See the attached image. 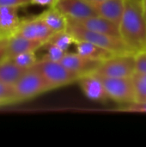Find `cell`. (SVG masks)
I'll use <instances>...</instances> for the list:
<instances>
[{"instance_id":"cell-26","label":"cell","mask_w":146,"mask_h":147,"mask_svg":"<svg viewBox=\"0 0 146 147\" xmlns=\"http://www.w3.org/2000/svg\"><path fill=\"white\" fill-rule=\"evenodd\" d=\"M8 56V37H2L0 40V63Z\"/></svg>"},{"instance_id":"cell-9","label":"cell","mask_w":146,"mask_h":147,"mask_svg":"<svg viewBox=\"0 0 146 147\" xmlns=\"http://www.w3.org/2000/svg\"><path fill=\"white\" fill-rule=\"evenodd\" d=\"M67 20L88 30L120 37L119 25L98 15L86 17L83 19H79V20H72V19H67Z\"/></svg>"},{"instance_id":"cell-22","label":"cell","mask_w":146,"mask_h":147,"mask_svg":"<svg viewBox=\"0 0 146 147\" xmlns=\"http://www.w3.org/2000/svg\"><path fill=\"white\" fill-rule=\"evenodd\" d=\"M43 47H46V53L45 54V56L42 59L60 62L62 60V59L65 57V55L67 53V51L61 49L58 46H56V45H54L49 41H46L43 45Z\"/></svg>"},{"instance_id":"cell-5","label":"cell","mask_w":146,"mask_h":147,"mask_svg":"<svg viewBox=\"0 0 146 147\" xmlns=\"http://www.w3.org/2000/svg\"><path fill=\"white\" fill-rule=\"evenodd\" d=\"M14 87L18 102L33 98L40 94L51 90L50 86L44 78L33 67L22 75Z\"/></svg>"},{"instance_id":"cell-13","label":"cell","mask_w":146,"mask_h":147,"mask_svg":"<svg viewBox=\"0 0 146 147\" xmlns=\"http://www.w3.org/2000/svg\"><path fill=\"white\" fill-rule=\"evenodd\" d=\"M44 44V42L39 40H31L18 34H13L8 37L7 59H12L15 56L26 52H36L42 47Z\"/></svg>"},{"instance_id":"cell-31","label":"cell","mask_w":146,"mask_h":147,"mask_svg":"<svg viewBox=\"0 0 146 147\" xmlns=\"http://www.w3.org/2000/svg\"><path fill=\"white\" fill-rule=\"evenodd\" d=\"M1 38H2V37H1V36H0V40H1Z\"/></svg>"},{"instance_id":"cell-12","label":"cell","mask_w":146,"mask_h":147,"mask_svg":"<svg viewBox=\"0 0 146 147\" xmlns=\"http://www.w3.org/2000/svg\"><path fill=\"white\" fill-rule=\"evenodd\" d=\"M93 5L96 14L107 18L116 24H120L125 8L126 0H89Z\"/></svg>"},{"instance_id":"cell-6","label":"cell","mask_w":146,"mask_h":147,"mask_svg":"<svg viewBox=\"0 0 146 147\" xmlns=\"http://www.w3.org/2000/svg\"><path fill=\"white\" fill-rule=\"evenodd\" d=\"M100 78L105 86L109 99L126 104L135 102V90L132 77Z\"/></svg>"},{"instance_id":"cell-23","label":"cell","mask_w":146,"mask_h":147,"mask_svg":"<svg viewBox=\"0 0 146 147\" xmlns=\"http://www.w3.org/2000/svg\"><path fill=\"white\" fill-rule=\"evenodd\" d=\"M135 72L146 73V50L135 53Z\"/></svg>"},{"instance_id":"cell-30","label":"cell","mask_w":146,"mask_h":147,"mask_svg":"<svg viewBox=\"0 0 146 147\" xmlns=\"http://www.w3.org/2000/svg\"><path fill=\"white\" fill-rule=\"evenodd\" d=\"M145 50H146V44H145Z\"/></svg>"},{"instance_id":"cell-29","label":"cell","mask_w":146,"mask_h":147,"mask_svg":"<svg viewBox=\"0 0 146 147\" xmlns=\"http://www.w3.org/2000/svg\"><path fill=\"white\" fill-rule=\"evenodd\" d=\"M93 1H101V0H93Z\"/></svg>"},{"instance_id":"cell-24","label":"cell","mask_w":146,"mask_h":147,"mask_svg":"<svg viewBox=\"0 0 146 147\" xmlns=\"http://www.w3.org/2000/svg\"><path fill=\"white\" fill-rule=\"evenodd\" d=\"M121 110L131 113H146V102H133L132 103H128L127 106L123 108Z\"/></svg>"},{"instance_id":"cell-14","label":"cell","mask_w":146,"mask_h":147,"mask_svg":"<svg viewBox=\"0 0 146 147\" xmlns=\"http://www.w3.org/2000/svg\"><path fill=\"white\" fill-rule=\"evenodd\" d=\"M21 22L17 7L0 6V35L2 37L15 34Z\"/></svg>"},{"instance_id":"cell-16","label":"cell","mask_w":146,"mask_h":147,"mask_svg":"<svg viewBox=\"0 0 146 147\" xmlns=\"http://www.w3.org/2000/svg\"><path fill=\"white\" fill-rule=\"evenodd\" d=\"M28 70L17 65L11 59H6L0 63V82L15 86Z\"/></svg>"},{"instance_id":"cell-18","label":"cell","mask_w":146,"mask_h":147,"mask_svg":"<svg viewBox=\"0 0 146 147\" xmlns=\"http://www.w3.org/2000/svg\"><path fill=\"white\" fill-rule=\"evenodd\" d=\"M48 41L58 46L59 47H60L61 49H63L65 51H68L69 47L71 45L75 44L76 39L66 29V30H63V31L54 33L51 36V38L49 39Z\"/></svg>"},{"instance_id":"cell-19","label":"cell","mask_w":146,"mask_h":147,"mask_svg":"<svg viewBox=\"0 0 146 147\" xmlns=\"http://www.w3.org/2000/svg\"><path fill=\"white\" fill-rule=\"evenodd\" d=\"M132 78L135 90V102H146V73L135 72Z\"/></svg>"},{"instance_id":"cell-11","label":"cell","mask_w":146,"mask_h":147,"mask_svg":"<svg viewBox=\"0 0 146 147\" xmlns=\"http://www.w3.org/2000/svg\"><path fill=\"white\" fill-rule=\"evenodd\" d=\"M69 70L80 74L81 76L91 74L98 67L102 61L93 60L88 58H85L79 53H68L60 61Z\"/></svg>"},{"instance_id":"cell-32","label":"cell","mask_w":146,"mask_h":147,"mask_svg":"<svg viewBox=\"0 0 146 147\" xmlns=\"http://www.w3.org/2000/svg\"><path fill=\"white\" fill-rule=\"evenodd\" d=\"M0 36H1V35H0ZM1 37H2V36H1Z\"/></svg>"},{"instance_id":"cell-1","label":"cell","mask_w":146,"mask_h":147,"mask_svg":"<svg viewBox=\"0 0 146 147\" xmlns=\"http://www.w3.org/2000/svg\"><path fill=\"white\" fill-rule=\"evenodd\" d=\"M119 28L121 39L134 53L145 50L146 13L144 0H126Z\"/></svg>"},{"instance_id":"cell-10","label":"cell","mask_w":146,"mask_h":147,"mask_svg":"<svg viewBox=\"0 0 146 147\" xmlns=\"http://www.w3.org/2000/svg\"><path fill=\"white\" fill-rule=\"evenodd\" d=\"M83 92L90 100L106 101L109 99L108 92L100 77L94 74L82 76L77 80Z\"/></svg>"},{"instance_id":"cell-27","label":"cell","mask_w":146,"mask_h":147,"mask_svg":"<svg viewBox=\"0 0 146 147\" xmlns=\"http://www.w3.org/2000/svg\"><path fill=\"white\" fill-rule=\"evenodd\" d=\"M58 0H31V3L33 4H37L40 6H55L56 3Z\"/></svg>"},{"instance_id":"cell-8","label":"cell","mask_w":146,"mask_h":147,"mask_svg":"<svg viewBox=\"0 0 146 147\" xmlns=\"http://www.w3.org/2000/svg\"><path fill=\"white\" fill-rule=\"evenodd\" d=\"M57 7L67 19L79 20L97 16L93 5L89 0H58Z\"/></svg>"},{"instance_id":"cell-2","label":"cell","mask_w":146,"mask_h":147,"mask_svg":"<svg viewBox=\"0 0 146 147\" xmlns=\"http://www.w3.org/2000/svg\"><path fill=\"white\" fill-rule=\"evenodd\" d=\"M67 30L74 36L76 40L91 42L114 54L134 53L120 36L110 35L107 34L88 30L69 21L67 25Z\"/></svg>"},{"instance_id":"cell-7","label":"cell","mask_w":146,"mask_h":147,"mask_svg":"<svg viewBox=\"0 0 146 147\" xmlns=\"http://www.w3.org/2000/svg\"><path fill=\"white\" fill-rule=\"evenodd\" d=\"M53 34L54 32L52 31L38 16L32 19L22 21L15 34L46 43Z\"/></svg>"},{"instance_id":"cell-25","label":"cell","mask_w":146,"mask_h":147,"mask_svg":"<svg viewBox=\"0 0 146 147\" xmlns=\"http://www.w3.org/2000/svg\"><path fill=\"white\" fill-rule=\"evenodd\" d=\"M31 3V0H0V6L6 7H21Z\"/></svg>"},{"instance_id":"cell-20","label":"cell","mask_w":146,"mask_h":147,"mask_svg":"<svg viewBox=\"0 0 146 147\" xmlns=\"http://www.w3.org/2000/svg\"><path fill=\"white\" fill-rule=\"evenodd\" d=\"M18 102L15 87L0 82V106Z\"/></svg>"},{"instance_id":"cell-3","label":"cell","mask_w":146,"mask_h":147,"mask_svg":"<svg viewBox=\"0 0 146 147\" xmlns=\"http://www.w3.org/2000/svg\"><path fill=\"white\" fill-rule=\"evenodd\" d=\"M46 81L51 90L77 81L82 76L69 70L61 62L46 59L38 60L33 66Z\"/></svg>"},{"instance_id":"cell-28","label":"cell","mask_w":146,"mask_h":147,"mask_svg":"<svg viewBox=\"0 0 146 147\" xmlns=\"http://www.w3.org/2000/svg\"><path fill=\"white\" fill-rule=\"evenodd\" d=\"M144 4H145V13H146V0H144Z\"/></svg>"},{"instance_id":"cell-15","label":"cell","mask_w":146,"mask_h":147,"mask_svg":"<svg viewBox=\"0 0 146 147\" xmlns=\"http://www.w3.org/2000/svg\"><path fill=\"white\" fill-rule=\"evenodd\" d=\"M75 46L77 53L93 60L103 61L114 55V53L86 40H76Z\"/></svg>"},{"instance_id":"cell-17","label":"cell","mask_w":146,"mask_h":147,"mask_svg":"<svg viewBox=\"0 0 146 147\" xmlns=\"http://www.w3.org/2000/svg\"><path fill=\"white\" fill-rule=\"evenodd\" d=\"M39 17L54 33L67 29V17L55 6L49 7V9L41 13Z\"/></svg>"},{"instance_id":"cell-4","label":"cell","mask_w":146,"mask_h":147,"mask_svg":"<svg viewBox=\"0 0 146 147\" xmlns=\"http://www.w3.org/2000/svg\"><path fill=\"white\" fill-rule=\"evenodd\" d=\"M135 71V53H128L114 54L102 61L92 74L102 78H130Z\"/></svg>"},{"instance_id":"cell-21","label":"cell","mask_w":146,"mask_h":147,"mask_svg":"<svg viewBox=\"0 0 146 147\" xmlns=\"http://www.w3.org/2000/svg\"><path fill=\"white\" fill-rule=\"evenodd\" d=\"M17 65L25 68V69H30L34 65V64L38 61L35 52H26L20 53L14 58L11 59Z\"/></svg>"}]
</instances>
